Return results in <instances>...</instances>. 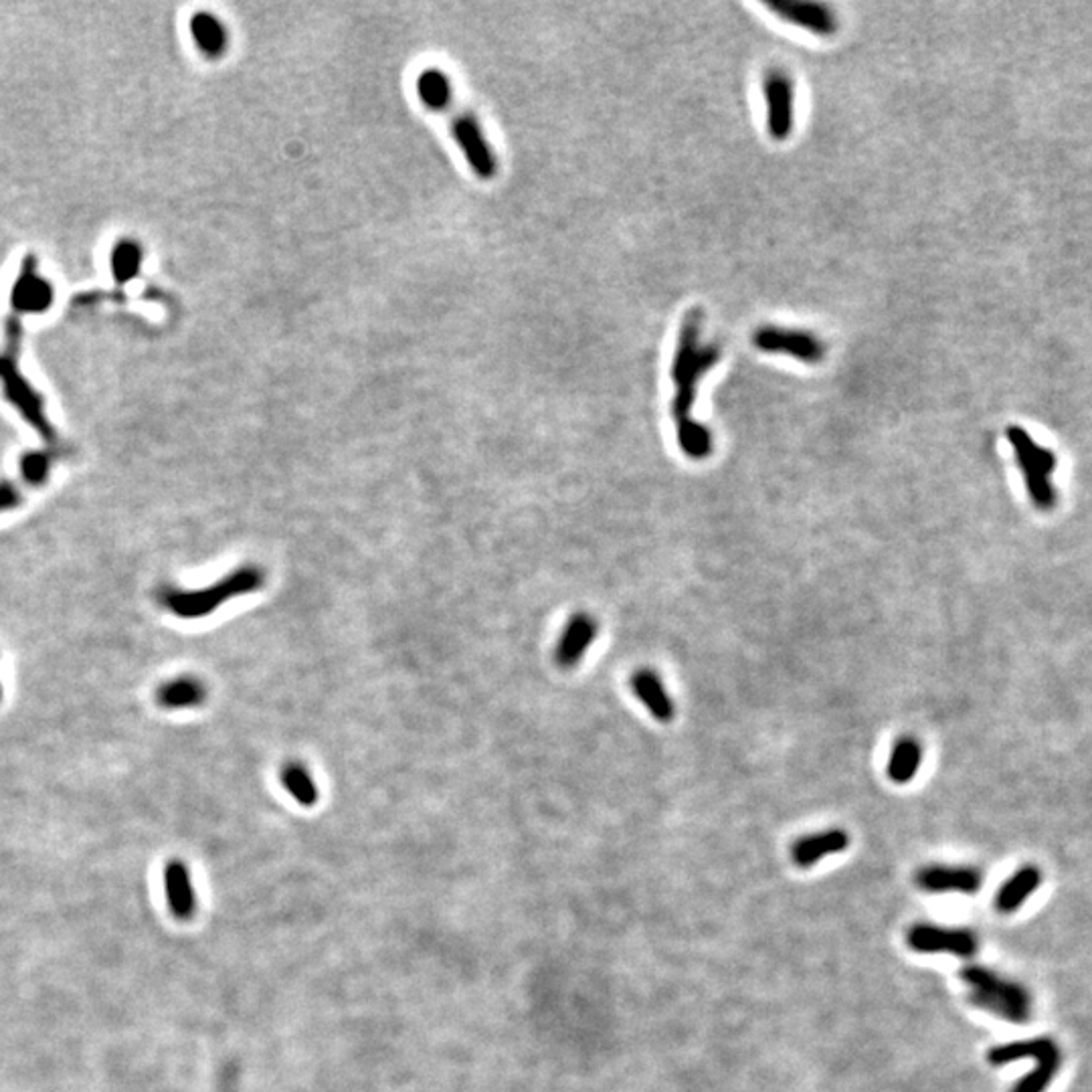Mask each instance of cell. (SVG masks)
<instances>
[{"label": "cell", "mask_w": 1092, "mask_h": 1092, "mask_svg": "<svg viewBox=\"0 0 1092 1092\" xmlns=\"http://www.w3.org/2000/svg\"><path fill=\"white\" fill-rule=\"evenodd\" d=\"M1032 1058L1036 1062V1068L1025 1075L1012 1092H1046L1052 1085V1081L1058 1075V1068L1062 1064L1060 1048L1050 1038H1034L1023 1042H1012L996 1046L987 1052V1062L994 1066H1004L1016 1060Z\"/></svg>", "instance_id": "8992f818"}, {"label": "cell", "mask_w": 1092, "mask_h": 1092, "mask_svg": "<svg viewBox=\"0 0 1092 1092\" xmlns=\"http://www.w3.org/2000/svg\"><path fill=\"white\" fill-rule=\"evenodd\" d=\"M53 455L49 451H27L21 457V474L27 484L43 486L51 474Z\"/></svg>", "instance_id": "484cf974"}, {"label": "cell", "mask_w": 1092, "mask_h": 1092, "mask_svg": "<svg viewBox=\"0 0 1092 1092\" xmlns=\"http://www.w3.org/2000/svg\"><path fill=\"white\" fill-rule=\"evenodd\" d=\"M676 439H678V445L684 451V455L690 457V459H696V461L706 459L713 453V447H715L709 428L702 426L696 419L678 423L676 426Z\"/></svg>", "instance_id": "603a6c76"}, {"label": "cell", "mask_w": 1092, "mask_h": 1092, "mask_svg": "<svg viewBox=\"0 0 1092 1092\" xmlns=\"http://www.w3.org/2000/svg\"><path fill=\"white\" fill-rule=\"evenodd\" d=\"M597 634H599V625H597V619L591 613H584V611L575 613L567 621V625L563 628V634L559 638V644H557V650H555L557 663L563 670L577 668L581 663L582 657L589 652V648L593 646Z\"/></svg>", "instance_id": "4fadbf2b"}, {"label": "cell", "mask_w": 1092, "mask_h": 1092, "mask_svg": "<svg viewBox=\"0 0 1092 1092\" xmlns=\"http://www.w3.org/2000/svg\"><path fill=\"white\" fill-rule=\"evenodd\" d=\"M753 345L767 355H787L800 363H823L827 347L813 332L785 326H763L753 334Z\"/></svg>", "instance_id": "52a82bcc"}, {"label": "cell", "mask_w": 1092, "mask_h": 1092, "mask_svg": "<svg viewBox=\"0 0 1092 1092\" xmlns=\"http://www.w3.org/2000/svg\"><path fill=\"white\" fill-rule=\"evenodd\" d=\"M453 136L461 152L468 158V164L480 178H492L496 174V158L482 134L478 120L470 112H461L451 122Z\"/></svg>", "instance_id": "7c38bea8"}, {"label": "cell", "mask_w": 1092, "mask_h": 1092, "mask_svg": "<svg viewBox=\"0 0 1092 1092\" xmlns=\"http://www.w3.org/2000/svg\"><path fill=\"white\" fill-rule=\"evenodd\" d=\"M110 268L114 280L122 286L132 282L143 268V249L136 241L122 239L110 253Z\"/></svg>", "instance_id": "7402d4cb"}, {"label": "cell", "mask_w": 1092, "mask_h": 1092, "mask_svg": "<svg viewBox=\"0 0 1092 1092\" xmlns=\"http://www.w3.org/2000/svg\"><path fill=\"white\" fill-rule=\"evenodd\" d=\"M702 310H690L680 326L678 342L672 361V380L676 395L672 401L674 426L694 419L692 407L698 397V385L702 376L721 361L719 345L702 342Z\"/></svg>", "instance_id": "6da1fadb"}, {"label": "cell", "mask_w": 1092, "mask_h": 1092, "mask_svg": "<svg viewBox=\"0 0 1092 1092\" xmlns=\"http://www.w3.org/2000/svg\"><path fill=\"white\" fill-rule=\"evenodd\" d=\"M848 846H850L848 832L832 827L825 832H817V834H809V836L800 838L792 846V860L800 868H811L825 856L846 852Z\"/></svg>", "instance_id": "9a60e30c"}, {"label": "cell", "mask_w": 1092, "mask_h": 1092, "mask_svg": "<svg viewBox=\"0 0 1092 1092\" xmlns=\"http://www.w3.org/2000/svg\"><path fill=\"white\" fill-rule=\"evenodd\" d=\"M961 979L965 981L969 1000L975 1008L1012 1023H1025L1032 1016V996L1016 981L1000 977L996 971L981 965L963 967Z\"/></svg>", "instance_id": "277c9868"}, {"label": "cell", "mask_w": 1092, "mask_h": 1092, "mask_svg": "<svg viewBox=\"0 0 1092 1092\" xmlns=\"http://www.w3.org/2000/svg\"><path fill=\"white\" fill-rule=\"evenodd\" d=\"M207 700V686L195 676H176L156 690L158 706L166 711L197 709Z\"/></svg>", "instance_id": "ac0fdd59"}, {"label": "cell", "mask_w": 1092, "mask_h": 1092, "mask_svg": "<svg viewBox=\"0 0 1092 1092\" xmlns=\"http://www.w3.org/2000/svg\"><path fill=\"white\" fill-rule=\"evenodd\" d=\"M923 763V746L915 736H900L890 753L886 775L892 783H911Z\"/></svg>", "instance_id": "d6986e66"}, {"label": "cell", "mask_w": 1092, "mask_h": 1092, "mask_svg": "<svg viewBox=\"0 0 1092 1092\" xmlns=\"http://www.w3.org/2000/svg\"><path fill=\"white\" fill-rule=\"evenodd\" d=\"M6 342L0 353V385L4 399L23 415V419L43 437L45 441H55V430L51 426V419L45 411L43 397L35 391V387L25 378L21 364H18V351H21V322L10 318L6 324Z\"/></svg>", "instance_id": "3957f363"}, {"label": "cell", "mask_w": 1092, "mask_h": 1092, "mask_svg": "<svg viewBox=\"0 0 1092 1092\" xmlns=\"http://www.w3.org/2000/svg\"><path fill=\"white\" fill-rule=\"evenodd\" d=\"M21 504V492L12 482H0V512L16 509Z\"/></svg>", "instance_id": "4316f807"}, {"label": "cell", "mask_w": 1092, "mask_h": 1092, "mask_svg": "<svg viewBox=\"0 0 1092 1092\" xmlns=\"http://www.w3.org/2000/svg\"><path fill=\"white\" fill-rule=\"evenodd\" d=\"M906 943L917 953H948L961 959H971L979 948L975 933L929 923L913 925L906 933Z\"/></svg>", "instance_id": "9c48e42d"}, {"label": "cell", "mask_w": 1092, "mask_h": 1092, "mask_svg": "<svg viewBox=\"0 0 1092 1092\" xmlns=\"http://www.w3.org/2000/svg\"><path fill=\"white\" fill-rule=\"evenodd\" d=\"M53 286L41 276L37 259L27 257L10 290V308L14 314H43L53 306Z\"/></svg>", "instance_id": "8fae6325"}, {"label": "cell", "mask_w": 1092, "mask_h": 1092, "mask_svg": "<svg viewBox=\"0 0 1092 1092\" xmlns=\"http://www.w3.org/2000/svg\"><path fill=\"white\" fill-rule=\"evenodd\" d=\"M164 890L172 915L180 921H189L197 913V892L189 868L180 860H172L164 868Z\"/></svg>", "instance_id": "2e32d148"}, {"label": "cell", "mask_w": 1092, "mask_h": 1092, "mask_svg": "<svg viewBox=\"0 0 1092 1092\" xmlns=\"http://www.w3.org/2000/svg\"><path fill=\"white\" fill-rule=\"evenodd\" d=\"M417 93L432 110H447L451 104L449 79L439 70H426L417 79Z\"/></svg>", "instance_id": "d4e9b609"}, {"label": "cell", "mask_w": 1092, "mask_h": 1092, "mask_svg": "<svg viewBox=\"0 0 1092 1092\" xmlns=\"http://www.w3.org/2000/svg\"><path fill=\"white\" fill-rule=\"evenodd\" d=\"M0 700H2V686H0Z\"/></svg>", "instance_id": "83f0119b"}, {"label": "cell", "mask_w": 1092, "mask_h": 1092, "mask_svg": "<svg viewBox=\"0 0 1092 1092\" xmlns=\"http://www.w3.org/2000/svg\"><path fill=\"white\" fill-rule=\"evenodd\" d=\"M1006 437L1014 449L1019 472L1023 476L1025 490H1027L1032 504L1038 510L1054 509L1056 507V488L1052 482L1054 472H1056L1054 451L1036 443L1032 436L1019 426H1010Z\"/></svg>", "instance_id": "5b68a950"}, {"label": "cell", "mask_w": 1092, "mask_h": 1092, "mask_svg": "<svg viewBox=\"0 0 1092 1092\" xmlns=\"http://www.w3.org/2000/svg\"><path fill=\"white\" fill-rule=\"evenodd\" d=\"M917 884L931 894L961 892L977 894L981 888V873L969 866H943L933 864L917 874Z\"/></svg>", "instance_id": "5bb4252c"}, {"label": "cell", "mask_w": 1092, "mask_h": 1092, "mask_svg": "<svg viewBox=\"0 0 1092 1092\" xmlns=\"http://www.w3.org/2000/svg\"><path fill=\"white\" fill-rule=\"evenodd\" d=\"M1042 874L1036 866H1023L1008 882L1002 884L996 896V908L1004 915L1016 913L1019 906L1038 890Z\"/></svg>", "instance_id": "ffe728a7"}, {"label": "cell", "mask_w": 1092, "mask_h": 1092, "mask_svg": "<svg viewBox=\"0 0 1092 1092\" xmlns=\"http://www.w3.org/2000/svg\"><path fill=\"white\" fill-rule=\"evenodd\" d=\"M191 33L197 41L201 53L207 57H220L227 47V31L223 23L211 12H197L191 18Z\"/></svg>", "instance_id": "44dd1931"}, {"label": "cell", "mask_w": 1092, "mask_h": 1092, "mask_svg": "<svg viewBox=\"0 0 1092 1092\" xmlns=\"http://www.w3.org/2000/svg\"><path fill=\"white\" fill-rule=\"evenodd\" d=\"M632 688L640 702L650 711V715L659 723H670L676 715L674 700L670 698L659 674L654 670L642 668L632 676Z\"/></svg>", "instance_id": "e0dca14e"}, {"label": "cell", "mask_w": 1092, "mask_h": 1092, "mask_svg": "<svg viewBox=\"0 0 1092 1092\" xmlns=\"http://www.w3.org/2000/svg\"><path fill=\"white\" fill-rule=\"evenodd\" d=\"M268 573L257 565H241L233 573L225 575L215 584L205 589H178L164 587L160 591V603L180 619H201L215 613L220 605L235 597L261 591Z\"/></svg>", "instance_id": "7a4b0ae2"}, {"label": "cell", "mask_w": 1092, "mask_h": 1092, "mask_svg": "<svg viewBox=\"0 0 1092 1092\" xmlns=\"http://www.w3.org/2000/svg\"><path fill=\"white\" fill-rule=\"evenodd\" d=\"M781 21L796 25L817 37H832L838 31V18L834 10L815 0H765L763 2Z\"/></svg>", "instance_id": "30bf717a"}, {"label": "cell", "mask_w": 1092, "mask_h": 1092, "mask_svg": "<svg viewBox=\"0 0 1092 1092\" xmlns=\"http://www.w3.org/2000/svg\"><path fill=\"white\" fill-rule=\"evenodd\" d=\"M767 130L775 143H785L796 126V83L783 70H769L763 79Z\"/></svg>", "instance_id": "ba28073f"}, {"label": "cell", "mask_w": 1092, "mask_h": 1092, "mask_svg": "<svg viewBox=\"0 0 1092 1092\" xmlns=\"http://www.w3.org/2000/svg\"><path fill=\"white\" fill-rule=\"evenodd\" d=\"M282 785L290 794L293 800L304 807H312L318 803V785L312 777V773L301 763H288L282 769Z\"/></svg>", "instance_id": "cb8c5ba5"}]
</instances>
